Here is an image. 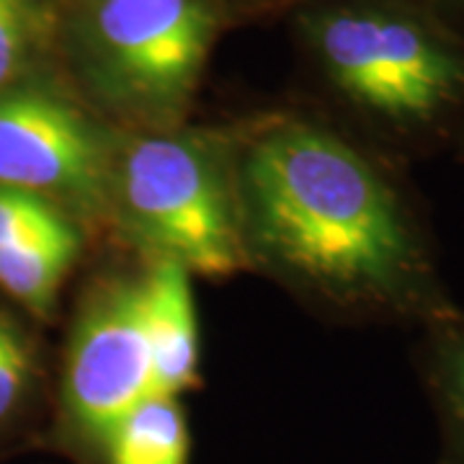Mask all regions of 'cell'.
<instances>
[{
	"mask_svg": "<svg viewBox=\"0 0 464 464\" xmlns=\"http://www.w3.org/2000/svg\"><path fill=\"white\" fill-rule=\"evenodd\" d=\"M243 183L266 248L320 284L353 295L398 289L413 240L392 188L335 134L292 124L250 148Z\"/></svg>",
	"mask_w": 464,
	"mask_h": 464,
	"instance_id": "cell-1",
	"label": "cell"
},
{
	"mask_svg": "<svg viewBox=\"0 0 464 464\" xmlns=\"http://www.w3.org/2000/svg\"><path fill=\"white\" fill-rule=\"evenodd\" d=\"M57 217H63V212L47 197L0 186V248L42 230Z\"/></svg>",
	"mask_w": 464,
	"mask_h": 464,
	"instance_id": "cell-11",
	"label": "cell"
},
{
	"mask_svg": "<svg viewBox=\"0 0 464 464\" xmlns=\"http://www.w3.org/2000/svg\"><path fill=\"white\" fill-rule=\"evenodd\" d=\"M116 197L134 235L158 253L204 276L240 266L230 194L212 152L191 137L148 134L121 150Z\"/></svg>",
	"mask_w": 464,
	"mask_h": 464,
	"instance_id": "cell-2",
	"label": "cell"
},
{
	"mask_svg": "<svg viewBox=\"0 0 464 464\" xmlns=\"http://www.w3.org/2000/svg\"><path fill=\"white\" fill-rule=\"evenodd\" d=\"M215 36L209 0H93L85 47L96 83L132 111L168 116L191 96Z\"/></svg>",
	"mask_w": 464,
	"mask_h": 464,
	"instance_id": "cell-3",
	"label": "cell"
},
{
	"mask_svg": "<svg viewBox=\"0 0 464 464\" xmlns=\"http://www.w3.org/2000/svg\"><path fill=\"white\" fill-rule=\"evenodd\" d=\"M78 250V230L65 215L57 217L42 230L0 248V289L32 307L34 313H44L50 310L70 266L75 264Z\"/></svg>",
	"mask_w": 464,
	"mask_h": 464,
	"instance_id": "cell-8",
	"label": "cell"
},
{
	"mask_svg": "<svg viewBox=\"0 0 464 464\" xmlns=\"http://www.w3.org/2000/svg\"><path fill=\"white\" fill-rule=\"evenodd\" d=\"M8 328H11V325H8V323H5V320L0 317V335H3V333L8 331Z\"/></svg>",
	"mask_w": 464,
	"mask_h": 464,
	"instance_id": "cell-14",
	"label": "cell"
},
{
	"mask_svg": "<svg viewBox=\"0 0 464 464\" xmlns=\"http://www.w3.org/2000/svg\"><path fill=\"white\" fill-rule=\"evenodd\" d=\"M109 464H186L188 426L176 398L155 395L121 415L103 436Z\"/></svg>",
	"mask_w": 464,
	"mask_h": 464,
	"instance_id": "cell-9",
	"label": "cell"
},
{
	"mask_svg": "<svg viewBox=\"0 0 464 464\" xmlns=\"http://www.w3.org/2000/svg\"><path fill=\"white\" fill-rule=\"evenodd\" d=\"M313 36L333 83L392 121H426L462 93V57L411 18L335 11Z\"/></svg>",
	"mask_w": 464,
	"mask_h": 464,
	"instance_id": "cell-4",
	"label": "cell"
},
{
	"mask_svg": "<svg viewBox=\"0 0 464 464\" xmlns=\"http://www.w3.org/2000/svg\"><path fill=\"white\" fill-rule=\"evenodd\" d=\"M441 377L449 408L464 431V335L451 338L441 351Z\"/></svg>",
	"mask_w": 464,
	"mask_h": 464,
	"instance_id": "cell-13",
	"label": "cell"
},
{
	"mask_svg": "<svg viewBox=\"0 0 464 464\" xmlns=\"http://www.w3.org/2000/svg\"><path fill=\"white\" fill-rule=\"evenodd\" d=\"M148 331L158 392L179 398L197 380L199 323L191 289V271L170 258H158L142 279Z\"/></svg>",
	"mask_w": 464,
	"mask_h": 464,
	"instance_id": "cell-7",
	"label": "cell"
},
{
	"mask_svg": "<svg viewBox=\"0 0 464 464\" xmlns=\"http://www.w3.org/2000/svg\"><path fill=\"white\" fill-rule=\"evenodd\" d=\"M106 176L103 137L72 103L39 88L0 93V186L93 207Z\"/></svg>",
	"mask_w": 464,
	"mask_h": 464,
	"instance_id": "cell-6",
	"label": "cell"
},
{
	"mask_svg": "<svg viewBox=\"0 0 464 464\" xmlns=\"http://www.w3.org/2000/svg\"><path fill=\"white\" fill-rule=\"evenodd\" d=\"M155 369L145 331V289L119 282L103 289L78 320L65 366V405L72 423L101 439L121 415L155 398Z\"/></svg>",
	"mask_w": 464,
	"mask_h": 464,
	"instance_id": "cell-5",
	"label": "cell"
},
{
	"mask_svg": "<svg viewBox=\"0 0 464 464\" xmlns=\"http://www.w3.org/2000/svg\"><path fill=\"white\" fill-rule=\"evenodd\" d=\"M29 380V351L14 328L0 335V420L14 411Z\"/></svg>",
	"mask_w": 464,
	"mask_h": 464,
	"instance_id": "cell-12",
	"label": "cell"
},
{
	"mask_svg": "<svg viewBox=\"0 0 464 464\" xmlns=\"http://www.w3.org/2000/svg\"><path fill=\"white\" fill-rule=\"evenodd\" d=\"M34 44L32 0H0V93L16 81Z\"/></svg>",
	"mask_w": 464,
	"mask_h": 464,
	"instance_id": "cell-10",
	"label": "cell"
}]
</instances>
